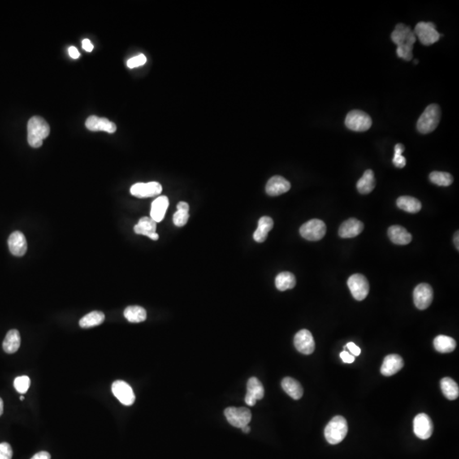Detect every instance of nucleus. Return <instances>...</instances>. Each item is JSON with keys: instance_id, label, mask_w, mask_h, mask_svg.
<instances>
[{"instance_id": "27", "label": "nucleus", "mask_w": 459, "mask_h": 459, "mask_svg": "<svg viewBox=\"0 0 459 459\" xmlns=\"http://www.w3.org/2000/svg\"><path fill=\"white\" fill-rule=\"evenodd\" d=\"M396 205L399 209L411 214L418 213L422 209V204L420 203L419 200L410 196H402L399 197L396 201Z\"/></svg>"}, {"instance_id": "39", "label": "nucleus", "mask_w": 459, "mask_h": 459, "mask_svg": "<svg viewBox=\"0 0 459 459\" xmlns=\"http://www.w3.org/2000/svg\"><path fill=\"white\" fill-rule=\"evenodd\" d=\"M12 455V448L10 444L6 442H3L0 444V459H11Z\"/></svg>"}, {"instance_id": "35", "label": "nucleus", "mask_w": 459, "mask_h": 459, "mask_svg": "<svg viewBox=\"0 0 459 459\" xmlns=\"http://www.w3.org/2000/svg\"><path fill=\"white\" fill-rule=\"evenodd\" d=\"M405 150V148L402 144H396L395 146V155H394L393 163L395 167L402 168L405 167L407 161L405 157H403L402 153Z\"/></svg>"}, {"instance_id": "18", "label": "nucleus", "mask_w": 459, "mask_h": 459, "mask_svg": "<svg viewBox=\"0 0 459 459\" xmlns=\"http://www.w3.org/2000/svg\"><path fill=\"white\" fill-rule=\"evenodd\" d=\"M156 230H157V222L153 221L151 217H142L137 225H135L134 227L135 233L148 236L154 241L158 240L159 238Z\"/></svg>"}, {"instance_id": "47", "label": "nucleus", "mask_w": 459, "mask_h": 459, "mask_svg": "<svg viewBox=\"0 0 459 459\" xmlns=\"http://www.w3.org/2000/svg\"><path fill=\"white\" fill-rule=\"evenodd\" d=\"M241 430H242V431H243V433L248 434V433L250 432L251 429L248 425H246V426H243V428H241Z\"/></svg>"}, {"instance_id": "26", "label": "nucleus", "mask_w": 459, "mask_h": 459, "mask_svg": "<svg viewBox=\"0 0 459 459\" xmlns=\"http://www.w3.org/2000/svg\"><path fill=\"white\" fill-rule=\"evenodd\" d=\"M21 346L20 333L12 329L8 332L5 340L3 342V349L7 354H14L19 350Z\"/></svg>"}, {"instance_id": "32", "label": "nucleus", "mask_w": 459, "mask_h": 459, "mask_svg": "<svg viewBox=\"0 0 459 459\" xmlns=\"http://www.w3.org/2000/svg\"><path fill=\"white\" fill-rule=\"evenodd\" d=\"M105 321V315L101 311H92L82 317L79 326L83 328H89L102 324Z\"/></svg>"}, {"instance_id": "36", "label": "nucleus", "mask_w": 459, "mask_h": 459, "mask_svg": "<svg viewBox=\"0 0 459 459\" xmlns=\"http://www.w3.org/2000/svg\"><path fill=\"white\" fill-rule=\"evenodd\" d=\"M30 378L27 376H21L17 377L14 381V386L16 391L21 394H25L28 391L30 387Z\"/></svg>"}, {"instance_id": "25", "label": "nucleus", "mask_w": 459, "mask_h": 459, "mask_svg": "<svg viewBox=\"0 0 459 459\" xmlns=\"http://www.w3.org/2000/svg\"><path fill=\"white\" fill-rule=\"evenodd\" d=\"M282 387L283 391L292 397L293 400H300L302 397L304 391L302 386L295 378L287 377L282 381Z\"/></svg>"}, {"instance_id": "41", "label": "nucleus", "mask_w": 459, "mask_h": 459, "mask_svg": "<svg viewBox=\"0 0 459 459\" xmlns=\"http://www.w3.org/2000/svg\"><path fill=\"white\" fill-rule=\"evenodd\" d=\"M340 358L343 360L344 363H352L355 361V356H352L351 353L347 352L346 351H342L340 353Z\"/></svg>"}, {"instance_id": "31", "label": "nucleus", "mask_w": 459, "mask_h": 459, "mask_svg": "<svg viewBox=\"0 0 459 459\" xmlns=\"http://www.w3.org/2000/svg\"><path fill=\"white\" fill-rule=\"evenodd\" d=\"M440 388L445 396L448 400H453L458 398V384L452 378H442L440 380Z\"/></svg>"}, {"instance_id": "28", "label": "nucleus", "mask_w": 459, "mask_h": 459, "mask_svg": "<svg viewBox=\"0 0 459 459\" xmlns=\"http://www.w3.org/2000/svg\"><path fill=\"white\" fill-rule=\"evenodd\" d=\"M376 182L374 173L373 170H368L364 173L363 176L359 179L356 187L361 194H369L375 188Z\"/></svg>"}, {"instance_id": "38", "label": "nucleus", "mask_w": 459, "mask_h": 459, "mask_svg": "<svg viewBox=\"0 0 459 459\" xmlns=\"http://www.w3.org/2000/svg\"><path fill=\"white\" fill-rule=\"evenodd\" d=\"M146 62V57L144 54H139L137 57H132L127 62L128 68H135L138 66H143Z\"/></svg>"}, {"instance_id": "40", "label": "nucleus", "mask_w": 459, "mask_h": 459, "mask_svg": "<svg viewBox=\"0 0 459 459\" xmlns=\"http://www.w3.org/2000/svg\"><path fill=\"white\" fill-rule=\"evenodd\" d=\"M347 349L349 350L350 352H351V355L354 356H358L361 355V349L359 348L356 344H354L352 342H350L348 344L345 345Z\"/></svg>"}, {"instance_id": "16", "label": "nucleus", "mask_w": 459, "mask_h": 459, "mask_svg": "<svg viewBox=\"0 0 459 459\" xmlns=\"http://www.w3.org/2000/svg\"><path fill=\"white\" fill-rule=\"evenodd\" d=\"M290 188L291 184L288 180L283 177L276 175L268 180L265 187V192L269 196L277 197L288 192Z\"/></svg>"}, {"instance_id": "1", "label": "nucleus", "mask_w": 459, "mask_h": 459, "mask_svg": "<svg viewBox=\"0 0 459 459\" xmlns=\"http://www.w3.org/2000/svg\"><path fill=\"white\" fill-rule=\"evenodd\" d=\"M50 128L41 117H32L27 123V141L32 148H40L43 141L49 136Z\"/></svg>"}, {"instance_id": "30", "label": "nucleus", "mask_w": 459, "mask_h": 459, "mask_svg": "<svg viewBox=\"0 0 459 459\" xmlns=\"http://www.w3.org/2000/svg\"><path fill=\"white\" fill-rule=\"evenodd\" d=\"M276 287L279 291L292 289L296 285V278L292 273L283 271L278 274L275 280Z\"/></svg>"}, {"instance_id": "8", "label": "nucleus", "mask_w": 459, "mask_h": 459, "mask_svg": "<svg viewBox=\"0 0 459 459\" xmlns=\"http://www.w3.org/2000/svg\"><path fill=\"white\" fill-rule=\"evenodd\" d=\"M354 299L358 301L365 300L369 292V283L366 277L361 274H355L350 277L347 282Z\"/></svg>"}, {"instance_id": "10", "label": "nucleus", "mask_w": 459, "mask_h": 459, "mask_svg": "<svg viewBox=\"0 0 459 459\" xmlns=\"http://www.w3.org/2000/svg\"><path fill=\"white\" fill-rule=\"evenodd\" d=\"M432 287L427 283H420L413 291V301L418 309H427L433 301Z\"/></svg>"}, {"instance_id": "14", "label": "nucleus", "mask_w": 459, "mask_h": 459, "mask_svg": "<svg viewBox=\"0 0 459 459\" xmlns=\"http://www.w3.org/2000/svg\"><path fill=\"white\" fill-rule=\"evenodd\" d=\"M162 191V187L158 182L153 181L149 183H136L131 188V193L139 198L153 197L159 195Z\"/></svg>"}, {"instance_id": "9", "label": "nucleus", "mask_w": 459, "mask_h": 459, "mask_svg": "<svg viewBox=\"0 0 459 459\" xmlns=\"http://www.w3.org/2000/svg\"><path fill=\"white\" fill-rule=\"evenodd\" d=\"M391 40L397 47H413L416 42V36L410 27H407L403 23H399L391 33Z\"/></svg>"}, {"instance_id": "45", "label": "nucleus", "mask_w": 459, "mask_h": 459, "mask_svg": "<svg viewBox=\"0 0 459 459\" xmlns=\"http://www.w3.org/2000/svg\"><path fill=\"white\" fill-rule=\"evenodd\" d=\"M177 209L181 211L189 212V204H187L186 201H179L177 205Z\"/></svg>"}, {"instance_id": "12", "label": "nucleus", "mask_w": 459, "mask_h": 459, "mask_svg": "<svg viewBox=\"0 0 459 459\" xmlns=\"http://www.w3.org/2000/svg\"><path fill=\"white\" fill-rule=\"evenodd\" d=\"M112 391L115 397L123 405L131 406L135 400V395L128 383L123 380H117L112 385Z\"/></svg>"}, {"instance_id": "20", "label": "nucleus", "mask_w": 459, "mask_h": 459, "mask_svg": "<svg viewBox=\"0 0 459 459\" xmlns=\"http://www.w3.org/2000/svg\"><path fill=\"white\" fill-rule=\"evenodd\" d=\"M364 225L361 221L351 218L342 224L339 230V235L342 238H352L358 236L363 231Z\"/></svg>"}, {"instance_id": "7", "label": "nucleus", "mask_w": 459, "mask_h": 459, "mask_svg": "<svg viewBox=\"0 0 459 459\" xmlns=\"http://www.w3.org/2000/svg\"><path fill=\"white\" fill-rule=\"evenodd\" d=\"M225 416L230 425L234 427L243 428V426L248 425L252 419V413L250 410L247 408H226L225 412Z\"/></svg>"}, {"instance_id": "37", "label": "nucleus", "mask_w": 459, "mask_h": 459, "mask_svg": "<svg viewBox=\"0 0 459 459\" xmlns=\"http://www.w3.org/2000/svg\"><path fill=\"white\" fill-rule=\"evenodd\" d=\"M189 219V213L186 211H181V210H177L175 214L173 216V221L175 226L178 227H182L187 223V221Z\"/></svg>"}, {"instance_id": "11", "label": "nucleus", "mask_w": 459, "mask_h": 459, "mask_svg": "<svg viewBox=\"0 0 459 459\" xmlns=\"http://www.w3.org/2000/svg\"><path fill=\"white\" fill-rule=\"evenodd\" d=\"M432 420L427 414L419 413L413 420V432L417 438L421 439H427L432 435Z\"/></svg>"}, {"instance_id": "4", "label": "nucleus", "mask_w": 459, "mask_h": 459, "mask_svg": "<svg viewBox=\"0 0 459 459\" xmlns=\"http://www.w3.org/2000/svg\"><path fill=\"white\" fill-rule=\"evenodd\" d=\"M345 126L351 131L364 132L371 128L372 118L362 111H351L345 118Z\"/></svg>"}, {"instance_id": "49", "label": "nucleus", "mask_w": 459, "mask_h": 459, "mask_svg": "<svg viewBox=\"0 0 459 459\" xmlns=\"http://www.w3.org/2000/svg\"><path fill=\"white\" fill-rule=\"evenodd\" d=\"M20 399L22 400H24V396H23V395H22V396H21V397H20Z\"/></svg>"}, {"instance_id": "46", "label": "nucleus", "mask_w": 459, "mask_h": 459, "mask_svg": "<svg viewBox=\"0 0 459 459\" xmlns=\"http://www.w3.org/2000/svg\"><path fill=\"white\" fill-rule=\"evenodd\" d=\"M458 237H459L458 231H457V232H456V234H455V236H454V244H455V246H456V248H457V250H458V248H459Z\"/></svg>"}, {"instance_id": "3", "label": "nucleus", "mask_w": 459, "mask_h": 459, "mask_svg": "<svg viewBox=\"0 0 459 459\" xmlns=\"http://www.w3.org/2000/svg\"><path fill=\"white\" fill-rule=\"evenodd\" d=\"M440 114V108L436 104H431L428 106L417 120V131L421 134H430L433 132L437 128Z\"/></svg>"}, {"instance_id": "33", "label": "nucleus", "mask_w": 459, "mask_h": 459, "mask_svg": "<svg viewBox=\"0 0 459 459\" xmlns=\"http://www.w3.org/2000/svg\"><path fill=\"white\" fill-rule=\"evenodd\" d=\"M124 317L128 322H133V323H138V322H142L146 319V311L143 307L137 306H128L124 309Z\"/></svg>"}, {"instance_id": "6", "label": "nucleus", "mask_w": 459, "mask_h": 459, "mask_svg": "<svg viewBox=\"0 0 459 459\" xmlns=\"http://www.w3.org/2000/svg\"><path fill=\"white\" fill-rule=\"evenodd\" d=\"M413 32L424 45L435 44L440 37V34L436 31L435 24L432 22H418Z\"/></svg>"}, {"instance_id": "5", "label": "nucleus", "mask_w": 459, "mask_h": 459, "mask_svg": "<svg viewBox=\"0 0 459 459\" xmlns=\"http://www.w3.org/2000/svg\"><path fill=\"white\" fill-rule=\"evenodd\" d=\"M327 232V226L321 219H314L304 224L300 229L302 237L308 241H319L324 237Z\"/></svg>"}, {"instance_id": "23", "label": "nucleus", "mask_w": 459, "mask_h": 459, "mask_svg": "<svg viewBox=\"0 0 459 459\" xmlns=\"http://www.w3.org/2000/svg\"><path fill=\"white\" fill-rule=\"evenodd\" d=\"M170 205V201L167 197L161 196L155 199L152 204L151 209V218L156 222H161L165 216V213L167 211Z\"/></svg>"}, {"instance_id": "44", "label": "nucleus", "mask_w": 459, "mask_h": 459, "mask_svg": "<svg viewBox=\"0 0 459 459\" xmlns=\"http://www.w3.org/2000/svg\"><path fill=\"white\" fill-rule=\"evenodd\" d=\"M31 459H50V455L47 452H40Z\"/></svg>"}, {"instance_id": "15", "label": "nucleus", "mask_w": 459, "mask_h": 459, "mask_svg": "<svg viewBox=\"0 0 459 459\" xmlns=\"http://www.w3.org/2000/svg\"><path fill=\"white\" fill-rule=\"evenodd\" d=\"M265 395V389L258 378H249L247 383V394L245 396V402L247 405L253 407L255 405L257 400H261Z\"/></svg>"}, {"instance_id": "48", "label": "nucleus", "mask_w": 459, "mask_h": 459, "mask_svg": "<svg viewBox=\"0 0 459 459\" xmlns=\"http://www.w3.org/2000/svg\"><path fill=\"white\" fill-rule=\"evenodd\" d=\"M3 412H4V402H3V400L0 398V416L2 415Z\"/></svg>"}, {"instance_id": "29", "label": "nucleus", "mask_w": 459, "mask_h": 459, "mask_svg": "<svg viewBox=\"0 0 459 459\" xmlns=\"http://www.w3.org/2000/svg\"><path fill=\"white\" fill-rule=\"evenodd\" d=\"M456 341L451 337L439 335L434 339V347L439 353H450L456 348Z\"/></svg>"}, {"instance_id": "22", "label": "nucleus", "mask_w": 459, "mask_h": 459, "mask_svg": "<svg viewBox=\"0 0 459 459\" xmlns=\"http://www.w3.org/2000/svg\"><path fill=\"white\" fill-rule=\"evenodd\" d=\"M388 236L392 243L397 245H407L412 242V235L404 227L392 226L389 228Z\"/></svg>"}, {"instance_id": "21", "label": "nucleus", "mask_w": 459, "mask_h": 459, "mask_svg": "<svg viewBox=\"0 0 459 459\" xmlns=\"http://www.w3.org/2000/svg\"><path fill=\"white\" fill-rule=\"evenodd\" d=\"M404 361L401 356L396 354H392L386 356L381 366L380 372L383 376L390 377L397 373L402 369Z\"/></svg>"}, {"instance_id": "24", "label": "nucleus", "mask_w": 459, "mask_h": 459, "mask_svg": "<svg viewBox=\"0 0 459 459\" xmlns=\"http://www.w3.org/2000/svg\"><path fill=\"white\" fill-rule=\"evenodd\" d=\"M274 222L269 216L261 217L259 221L258 228L253 233V239L257 243H264L267 238L268 233L272 230Z\"/></svg>"}, {"instance_id": "19", "label": "nucleus", "mask_w": 459, "mask_h": 459, "mask_svg": "<svg viewBox=\"0 0 459 459\" xmlns=\"http://www.w3.org/2000/svg\"><path fill=\"white\" fill-rule=\"evenodd\" d=\"M85 126L90 131H105L109 134H113L117 131L115 123L111 122L107 118H99L97 116L88 117Z\"/></svg>"}, {"instance_id": "34", "label": "nucleus", "mask_w": 459, "mask_h": 459, "mask_svg": "<svg viewBox=\"0 0 459 459\" xmlns=\"http://www.w3.org/2000/svg\"><path fill=\"white\" fill-rule=\"evenodd\" d=\"M430 181L439 187H449L453 182V177L446 172L435 171L430 175Z\"/></svg>"}, {"instance_id": "13", "label": "nucleus", "mask_w": 459, "mask_h": 459, "mask_svg": "<svg viewBox=\"0 0 459 459\" xmlns=\"http://www.w3.org/2000/svg\"><path fill=\"white\" fill-rule=\"evenodd\" d=\"M295 346L299 352L304 355H310L315 351V340L311 333L307 329H302L295 334Z\"/></svg>"}, {"instance_id": "43", "label": "nucleus", "mask_w": 459, "mask_h": 459, "mask_svg": "<svg viewBox=\"0 0 459 459\" xmlns=\"http://www.w3.org/2000/svg\"><path fill=\"white\" fill-rule=\"evenodd\" d=\"M82 46H83V49H85V50L88 52L92 51L94 49L93 44L90 42V40H88V39H85V40H83V42H82Z\"/></svg>"}, {"instance_id": "2", "label": "nucleus", "mask_w": 459, "mask_h": 459, "mask_svg": "<svg viewBox=\"0 0 459 459\" xmlns=\"http://www.w3.org/2000/svg\"><path fill=\"white\" fill-rule=\"evenodd\" d=\"M348 433V424L344 417L336 416L332 418L325 428V438L329 444L337 445L340 443Z\"/></svg>"}, {"instance_id": "17", "label": "nucleus", "mask_w": 459, "mask_h": 459, "mask_svg": "<svg viewBox=\"0 0 459 459\" xmlns=\"http://www.w3.org/2000/svg\"><path fill=\"white\" fill-rule=\"evenodd\" d=\"M8 245L13 255L22 257L27 250V239L21 231H14L8 239Z\"/></svg>"}, {"instance_id": "42", "label": "nucleus", "mask_w": 459, "mask_h": 459, "mask_svg": "<svg viewBox=\"0 0 459 459\" xmlns=\"http://www.w3.org/2000/svg\"><path fill=\"white\" fill-rule=\"evenodd\" d=\"M68 53L69 56H70L71 58H74V59H78V58H79V57H80V53H79V51L78 50L76 47H69Z\"/></svg>"}]
</instances>
